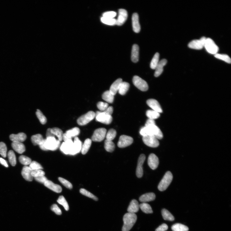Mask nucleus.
<instances>
[{
  "label": "nucleus",
  "mask_w": 231,
  "mask_h": 231,
  "mask_svg": "<svg viewBox=\"0 0 231 231\" xmlns=\"http://www.w3.org/2000/svg\"><path fill=\"white\" fill-rule=\"evenodd\" d=\"M7 147L5 143L3 142H0V154L3 157H7Z\"/></svg>",
  "instance_id": "nucleus-49"
},
{
  "label": "nucleus",
  "mask_w": 231,
  "mask_h": 231,
  "mask_svg": "<svg viewBox=\"0 0 231 231\" xmlns=\"http://www.w3.org/2000/svg\"><path fill=\"white\" fill-rule=\"evenodd\" d=\"M26 134L24 133H20L17 134H12L10 136V139L13 142L22 143L26 140Z\"/></svg>",
  "instance_id": "nucleus-20"
},
{
  "label": "nucleus",
  "mask_w": 231,
  "mask_h": 231,
  "mask_svg": "<svg viewBox=\"0 0 231 231\" xmlns=\"http://www.w3.org/2000/svg\"><path fill=\"white\" fill-rule=\"evenodd\" d=\"M36 115H37L38 118L39 120L41 123L43 125H44L47 122V119L46 117L43 114L42 112L40 110H37V112H36Z\"/></svg>",
  "instance_id": "nucleus-48"
},
{
  "label": "nucleus",
  "mask_w": 231,
  "mask_h": 231,
  "mask_svg": "<svg viewBox=\"0 0 231 231\" xmlns=\"http://www.w3.org/2000/svg\"><path fill=\"white\" fill-rule=\"evenodd\" d=\"M207 38L203 37L199 40H195L192 41L188 44V47L190 48L195 50L202 49L204 46Z\"/></svg>",
  "instance_id": "nucleus-11"
},
{
  "label": "nucleus",
  "mask_w": 231,
  "mask_h": 231,
  "mask_svg": "<svg viewBox=\"0 0 231 231\" xmlns=\"http://www.w3.org/2000/svg\"><path fill=\"white\" fill-rule=\"evenodd\" d=\"M11 145L14 150L19 154H22L26 151L25 146L22 143L13 142Z\"/></svg>",
  "instance_id": "nucleus-25"
},
{
  "label": "nucleus",
  "mask_w": 231,
  "mask_h": 231,
  "mask_svg": "<svg viewBox=\"0 0 231 231\" xmlns=\"http://www.w3.org/2000/svg\"><path fill=\"white\" fill-rule=\"evenodd\" d=\"M113 111V108L112 106H110L108 107L106 110L103 111V112L106 113L108 115L112 116Z\"/></svg>",
  "instance_id": "nucleus-58"
},
{
  "label": "nucleus",
  "mask_w": 231,
  "mask_h": 231,
  "mask_svg": "<svg viewBox=\"0 0 231 231\" xmlns=\"http://www.w3.org/2000/svg\"><path fill=\"white\" fill-rule=\"evenodd\" d=\"M137 219V216L135 214L128 212L125 214L123 218L124 225L122 227V231H130L136 223Z\"/></svg>",
  "instance_id": "nucleus-3"
},
{
  "label": "nucleus",
  "mask_w": 231,
  "mask_h": 231,
  "mask_svg": "<svg viewBox=\"0 0 231 231\" xmlns=\"http://www.w3.org/2000/svg\"><path fill=\"white\" fill-rule=\"evenodd\" d=\"M139 206L137 201L135 199L133 200L130 203L128 208V212L135 214L139 211Z\"/></svg>",
  "instance_id": "nucleus-23"
},
{
  "label": "nucleus",
  "mask_w": 231,
  "mask_h": 231,
  "mask_svg": "<svg viewBox=\"0 0 231 231\" xmlns=\"http://www.w3.org/2000/svg\"><path fill=\"white\" fill-rule=\"evenodd\" d=\"M32 171L28 166H25L23 167L21 174L23 178L26 181H32L33 177L31 174Z\"/></svg>",
  "instance_id": "nucleus-21"
},
{
  "label": "nucleus",
  "mask_w": 231,
  "mask_h": 231,
  "mask_svg": "<svg viewBox=\"0 0 231 231\" xmlns=\"http://www.w3.org/2000/svg\"><path fill=\"white\" fill-rule=\"evenodd\" d=\"M57 201L59 204L64 207L66 211H68V210L69 207L68 204L63 196H60Z\"/></svg>",
  "instance_id": "nucleus-44"
},
{
  "label": "nucleus",
  "mask_w": 231,
  "mask_h": 231,
  "mask_svg": "<svg viewBox=\"0 0 231 231\" xmlns=\"http://www.w3.org/2000/svg\"><path fill=\"white\" fill-rule=\"evenodd\" d=\"M95 117V113L90 111L85 114L81 116L77 120L78 124L80 125H85L93 119Z\"/></svg>",
  "instance_id": "nucleus-6"
},
{
  "label": "nucleus",
  "mask_w": 231,
  "mask_h": 231,
  "mask_svg": "<svg viewBox=\"0 0 231 231\" xmlns=\"http://www.w3.org/2000/svg\"><path fill=\"white\" fill-rule=\"evenodd\" d=\"M97 107L101 112H103L109 107V105L107 103L100 101L98 103Z\"/></svg>",
  "instance_id": "nucleus-53"
},
{
  "label": "nucleus",
  "mask_w": 231,
  "mask_h": 231,
  "mask_svg": "<svg viewBox=\"0 0 231 231\" xmlns=\"http://www.w3.org/2000/svg\"><path fill=\"white\" fill-rule=\"evenodd\" d=\"M107 130L106 128H101L96 130L92 137V140L94 142H100L106 137Z\"/></svg>",
  "instance_id": "nucleus-9"
},
{
  "label": "nucleus",
  "mask_w": 231,
  "mask_h": 231,
  "mask_svg": "<svg viewBox=\"0 0 231 231\" xmlns=\"http://www.w3.org/2000/svg\"><path fill=\"white\" fill-rule=\"evenodd\" d=\"M61 151L65 154L74 155V142L71 140L67 142H63L60 147Z\"/></svg>",
  "instance_id": "nucleus-10"
},
{
  "label": "nucleus",
  "mask_w": 231,
  "mask_h": 231,
  "mask_svg": "<svg viewBox=\"0 0 231 231\" xmlns=\"http://www.w3.org/2000/svg\"><path fill=\"white\" fill-rule=\"evenodd\" d=\"M31 139L32 143L34 145H40L43 142L44 139L43 136L40 134L32 136Z\"/></svg>",
  "instance_id": "nucleus-28"
},
{
  "label": "nucleus",
  "mask_w": 231,
  "mask_h": 231,
  "mask_svg": "<svg viewBox=\"0 0 231 231\" xmlns=\"http://www.w3.org/2000/svg\"><path fill=\"white\" fill-rule=\"evenodd\" d=\"M145 156L143 154H141L138 161L137 165L136 170V175L138 178H141L143 175V164L145 160Z\"/></svg>",
  "instance_id": "nucleus-14"
},
{
  "label": "nucleus",
  "mask_w": 231,
  "mask_h": 231,
  "mask_svg": "<svg viewBox=\"0 0 231 231\" xmlns=\"http://www.w3.org/2000/svg\"><path fill=\"white\" fill-rule=\"evenodd\" d=\"M132 23L134 31L135 32L139 33L141 30L139 23V15L137 13H134L132 17Z\"/></svg>",
  "instance_id": "nucleus-19"
},
{
  "label": "nucleus",
  "mask_w": 231,
  "mask_h": 231,
  "mask_svg": "<svg viewBox=\"0 0 231 231\" xmlns=\"http://www.w3.org/2000/svg\"><path fill=\"white\" fill-rule=\"evenodd\" d=\"M147 104L152 110L160 113L163 112L160 105L157 100L154 99H150L147 101Z\"/></svg>",
  "instance_id": "nucleus-17"
},
{
  "label": "nucleus",
  "mask_w": 231,
  "mask_h": 231,
  "mask_svg": "<svg viewBox=\"0 0 231 231\" xmlns=\"http://www.w3.org/2000/svg\"><path fill=\"white\" fill-rule=\"evenodd\" d=\"M173 178L172 174L168 172L165 174L158 185V189L161 191L165 190L172 182Z\"/></svg>",
  "instance_id": "nucleus-4"
},
{
  "label": "nucleus",
  "mask_w": 231,
  "mask_h": 231,
  "mask_svg": "<svg viewBox=\"0 0 231 231\" xmlns=\"http://www.w3.org/2000/svg\"><path fill=\"white\" fill-rule=\"evenodd\" d=\"M104 17L114 19L117 15V13L114 11H108L104 13L103 15Z\"/></svg>",
  "instance_id": "nucleus-54"
},
{
  "label": "nucleus",
  "mask_w": 231,
  "mask_h": 231,
  "mask_svg": "<svg viewBox=\"0 0 231 231\" xmlns=\"http://www.w3.org/2000/svg\"><path fill=\"white\" fill-rule=\"evenodd\" d=\"M148 164L152 170L157 169L159 164V160L157 156L154 154H150L148 158Z\"/></svg>",
  "instance_id": "nucleus-16"
},
{
  "label": "nucleus",
  "mask_w": 231,
  "mask_h": 231,
  "mask_svg": "<svg viewBox=\"0 0 231 231\" xmlns=\"http://www.w3.org/2000/svg\"><path fill=\"white\" fill-rule=\"evenodd\" d=\"M80 133L79 129L78 128L75 127L68 130L65 134L68 137L72 139V138L76 137L79 135Z\"/></svg>",
  "instance_id": "nucleus-31"
},
{
  "label": "nucleus",
  "mask_w": 231,
  "mask_h": 231,
  "mask_svg": "<svg viewBox=\"0 0 231 231\" xmlns=\"http://www.w3.org/2000/svg\"><path fill=\"white\" fill-rule=\"evenodd\" d=\"M160 55L158 53H156L153 58L150 64V67L152 70H155L159 62Z\"/></svg>",
  "instance_id": "nucleus-41"
},
{
  "label": "nucleus",
  "mask_w": 231,
  "mask_h": 231,
  "mask_svg": "<svg viewBox=\"0 0 231 231\" xmlns=\"http://www.w3.org/2000/svg\"><path fill=\"white\" fill-rule=\"evenodd\" d=\"M104 148L107 151L112 152L115 149V145L112 141L106 139L104 142Z\"/></svg>",
  "instance_id": "nucleus-35"
},
{
  "label": "nucleus",
  "mask_w": 231,
  "mask_h": 231,
  "mask_svg": "<svg viewBox=\"0 0 231 231\" xmlns=\"http://www.w3.org/2000/svg\"><path fill=\"white\" fill-rule=\"evenodd\" d=\"M102 22L107 25L114 26L116 25V19L102 17L101 18Z\"/></svg>",
  "instance_id": "nucleus-43"
},
{
  "label": "nucleus",
  "mask_w": 231,
  "mask_h": 231,
  "mask_svg": "<svg viewBox=\"0 0 231 231\" xmlns=\"http://www.w3.org/2000/svg\"><path fill=\"white\" fill-rule=\"evenodd\" d=\"M8 156L9 162L11 165L13 166H15L17 161L16 155L14 152L12 150L9 151L8 153Z\"/></svg>",
  "instance_id": "nucleus-40"
},
{
  "label": "nucleus",
  "mask_w": 231,
  "mask_h": 231,
  "mask_svg": "<svg viewBox=\"0 0 231 231\" xmlns=\"http://www.w3.org/2000/svg\"><path fill=\"white\" fill-rule=\"evenodd\" d=\"M80 192L81 194L83 195L91 198V199L96 201L98 200V199L97 197H96L94 195L92 194L88 191H87L85 189H81L80 190Z\"/></svg>",
  "instance_id": "nucleus-46"
},
{
  "label": "nucleus",
  "mask_w": 231,
  "mask_h": 231,
  "mask_svg": "<svg viewBox=\"0 0 231 231\" xmlns=\"http://www.w3.org/2000/svg\"><path fill=\"white\" fill-rule=\"evenodd\" d=\"M168 228V227L166 224H163L159 226L155 231H166Z\"/></svg>",
  "instance_id": "nucleus-57"
},
{
  "label": "nucleus",
  "mask_w": 231,
  "mask_h": 231,
  "mask_svg": "<svg viewBox=\"0 0 231 231\" xmlns=\"http://www.w3.org/2000/svg\"><path fill=\"white\" fill-rule=\"evenodd\" d=\"M82 143L77 137H75L74 142V155L79 153L81 150Z\"/></svg>",
  "instance_id": "nucleus-29"
},
{
  "label": "nucleus",
  "mask_w": 231,
  "mask_h": 231,
  "mask_svg": "<svg viewBox=\"0 0 231 231\" xmlns=\"http://www.w3.org/2000/svg\"><path fill=\"white\" fill-rule=\"evenodd\" d=\"M121 79H119L114 82L111 86L109 91L114 95H115L118 91L119 87L122 82Z\"/></svg>",
  "instance_id": "nucleus-27"
},
{
  "label": "nucleus",
  "mask_w": 231,
  "mask_h": 231,
  "mask_svg": "<svg viewBox=\"0 0 231 231\" xmlns=\"http://www.w3.org/2000/svg\"><path fill=\"white\" fill-rule=\"evenodd\" d=\"M51 133L55 137L56 136L58 138V140L61 141L63 140V132L62 130L60 128H50Z\"/></svg>",
  "instance_id": "nucleus-30"
},
{
  "label": "nucleus",
  "mask_w": 231,
  "mask_h": 231,
  "mask_svg": "<svg viewBox=\"0 0 231 231\" xmlns=\"http://www.w3.org/2000/svg\"><path fill=\"white\" fill-rule=\"evenodd\" d=\"M60 141L57 140L55 137H46L44 139L43 142L39 145L40 148L44 151H55L60 145Z\"/></svg>",
  "instance_id": "nucleus-2"
},
{
  "label": "nucleus",
  "mask_w": 231,
  "mask_h": 231,
  "mask_svg": "<svg viewBox=\"0 0 231 231\" xmlns=\"http://www.w3.org/2000/svg\"><path fill=\"white\" fill-rule=\"evenodd\" d=\"M143 141L146 145L152 148H156L159 145L158 139L154 136H147L143 137Z\"/></svg>",
  "instance_id": "nucleus-12"
},
{
  "label": "nucleus",
  "mask_w": 231,
  "mask_h": 231,
  "mask_svg": "<svg viewBox=\"0 0 231 231\" xmlns=\"http://www.w3.org/2000/svg\"><path fill=\"white\" fill-rule=\"evenodd\" d=\"M45 186L57 193H61L62 188L61 186L56 184L52 181L47 180L44 184Z\"/></svg>",
  "instance_id": "nucleus-18"
},
{
  "label": "nucleus",
  "mask_w": 231,
  "mask_h": 231,
  "mask_svg": "<svg viewBox=\"0 0 231 231\" xmlns=\"http://www.w3.org/2000/svg\"><path fill=\"white\" fill-rule=\"evenodd\" d=\"M20 162L22 164L25 165H30L32 162V160L30 158L24 155L20 156L19 158Z\"/></svg>",
  "instance_id": "nucleus-47"
},
{
  "label": "nucleus",
  "mask_w": 231,
  "mask_h": 231,
  "mask_svg": "<svg viewBox=\"0 0 231 231\" xmlns=\"http://www.w3.org/2000/svg\"><path fill=\"white\" fill-rule=\"evenodd\" d=\"M34 179L37 182L43 184L44 183L48 180L47 178L44 176L34 178Z\"/></svg>",
  "instance_id": "nucleus-56"
},
{
  "label": "nucleus",
  "mask_w": 231,
  "mask_h": 231,
  "mask_svg": "<svg viewBox=\"0 0 231 231\" xmlns=\"http://www.w3.org/2000/svg\"><path fill=\"white\" fill-rule=\"evenodd\" d=\"M134 85L142 91H146L148 89V83L145 81L138 76H134L133 79Z\"/></svg>",
  "instance_id": "nucleus-8"
},
{
  "label": "nucleus",
  "mask_w": 231,
  "mask_h": 231,
  "mask_svg": "<svg viewBox=\"0 0 231 231\" xmlns=\"http://www.w3.org/2000/svg\"><path fill=\"white\" fill-rule=\"evenodd\" d=\"M130 84L126 82H122L119 87V93L121 95H124L126 93L130 88Z\"/></svg>",
  "instance_id": "nucleus-33"
},
{
  "label": "nucleus",
  "mask_w": 231,
  "mask_h": 231,
  "mask_svg": "<svg viewBox=\"0 0 231 231\" xmlns=\"http://www.w3.org/2000/svg\"><path fill=\"white\" fill-rule=\"evenodd\" d=\"M140 133L143 137L147 136H152L158 139H163V134L160 129L155 123L145 126L141 128Z\"/></svg>",
  "instance_id": "nucleus-1"
},
{
  "label": "nucleus",
  "mask_w": 231,
  "mask_h": 231,
  "mask_svg": "<svg viewBox=\"0 0 231 231\" xmlns=\"http://www.w3.org/2000/svg\"><path fill=\"white\" fill-rule=\"evenodd\" d=\"M116 131L113 129H111L106 133V140L112 141L116 137Z\"/></svg>",
  "instance_id": "nucleus-45"
},
{
  "label": "nucleus",
  "mask_w": 231,
  "mask_h": 231,
  "mask_svg": "<svg viewBox=\"0 0 231 231\" xmlns=\"http://www.w3.org/2000/svg\"><path fill=\"white\" fill-rule=\"evenodd\" d=\"M96 121L103 123L109 125L112 121V117L111 115L107 114L103 112H97L95 113Z\"/></svg>",
  "instance_id": "nucleus-5"
},
{
  "label": "nucleus",
  "mask_w": 231,
  "mask_h": 231,
  "mask_svg": "<svg viewBox=\"0 0 231 231\" xmlns=\"http://www.w3.org/2000/svg\"><path fill=\"white\" fill-rule=\"evenodd\" d=\"M214 57L216 58L222 60L230 64L231 63V59L230 57L227 55L217 53L214 55Z\"/></svg>",
  "instance_id": "nucleus-42"
},
{
  "label": "nucleus",
  "mask_w": 231,
  "mask_h": 231,
  "mask_svg": "<svg viewBox=\"0 0 231 231\" xmlns=\"http://www.w3.org/2000/svg\"><path fill=\"white\" fill-rule=\"evenodd\" d=\"M139 206V208L145 213L147 214L152 213L153 211L152 208L148 204L143 203L140 204Z\"/></svg>",
  "instance_id": "nucleus-36"
},
{
  "label": "nucleus",
  "mask_w": 231,
  "mask_h": 231,
  "mask_svg": "<svg viewBox=\"0 0 231 231\" xmlns=\"http://www.w3.org/2000/svg\"><path fill=\"white\" fill-rule=\"evenodd\" d=\"M29 166L30 169L32 170L43 169V168L40 164L38 163L36 161H32L31 163L30 164Z\"/></svg>",
  "instance_id": "nucleus-50"
},
{
  "label": "nucleus",
  "mask_w": 231,
  "mask_h": 231,
  "mask_svg": "<svg viewBox=\"0 0 231 231\" xmlns=\"http://www.w3.org/2000/svg\"><path fill=\"white\" fill-rule=\"evenodd\" d=\"M59 181L66 188L69 189H71L72 188V185L70 182L68 181L67 180L61 177H59Z\"/></svg>",
  "instance_id": "nucleus-52"
},
{
  "label": "nucleus",
  "mask_w": 231,
  "mask_h": 231,
  "mask_svg": "<svg viewBox=\"0 0 231 231\" xmlns=\"http://www.w3.org/2000/svg\"><path fill=\"white\" fill-rule=\"evenodd\" d=\"M128 17V12L126 10L120 9L119 10V16L116 19V25L121 26L127 20Z\"/></svg>",
  "instance_id": "nucleus-15"
},
{
  "label": "nucleus",
  "mask_w": 231,
  "mask_h": 231,
  "mask_svg": "<svg viewBox=\"0 0 231 231\" xmlns=\"http://www.w3.org/2000/svg\"><path fill=\"white\" fill-rule=\"evenodd\" d=\"M167 63V60L163 59L159 62L158 65L156 67L154 73V76L156 77L159 76L163 73V67Z\"/></svg>",
  "instance_id": "nucleus-22"
},
{
  "label": "nucleus",
  "mask_w": 231,
  "mask_h": 231,
  "mask_svg": "<svg viewBox=\"0 0 231 231\" xmlns=\"http://www.w3.org/2000/svg\"><path fill=\"white\" fill-rule=\"evenodd\" d=\"M139 47L137 44H134L132 48L131 60L134 63H137L139 61Z\"/></svg>",
  "instance_id": "nucleus-24"
},
{
  "label": "nucleus",
  "mask_w": 231,
  "mask_h": 231,
  "mask_svg": "<svg viewBox=\"0 0 231 231\" xmlns=\"http://www.w3.org/2000/svg\"><path fill=\"white\" fill-rule=\"evenodd\" d=\"M0 163L6 167H8L7 161L1 158H0Z\"/></svg>",
  "instance_id": "nucleus-59"
},
{
  "label": "nucleus",
  "mask_w": 231,
  "mask_h": 231,
  "mask_svg": "<svg viewBox=\"0 0 231 231\" xmlns=\"http://www.w3.org/2000/svg\"><path fill=\"white\" fill-rule=\"evenodd\" d=\"M31 174L33 177L34 178L44 176L45 173L41 170H34L32 171Z\"/></svg>",
  "instance_id": "nucleus-51"
},
{
  "label": "nucleus",
  "mask_w": 231,
  "mask_h": 231,
  "mask_svg": "<svg viewBox=\"0 0 231 231\" xmlns=\"http://www.w3.org/2000/svg\"><path fill=\"white\" fill-rule=\"evenodd\" d=\"M173 231H188V228L184 225L180 223H176L173 225L172 227Z\"/></svg>",
  "instance_id": "nucleus-39"
},
{
  "label": "nucleus",
  "mask_w": 231,
  "mask_h": 231,
  "mask_svg": "<svg viewBox=\"0 0 231 231\" xmlns=\"http://www.w3.org/2000/svg\"><path fill=\"white\" fill-rule=\"evenodd\" d=\"M114 96L109 91H107L104 92L102 95V98L107 103H112L114 101Z\"/></svg>",
  "instance_id": "nucleus-34"
},
{
  "label": "nucleus",
  "mask_w": 231,
  "mask_h": 231,
  "mask_svg": "<svg viewBox=\"0 0 231 231\" xmlns=\"http://www.w3.org/2000/svg\"><path fill=\"white\" fill-rule=\"evenodd\" d=\"M162 215L164 220L172 221L174 220L173 215L167 210L163 209L161 211Z\"/></svg>",
  "instance_id": "nucleus-37"
},
{
  "label": "nucleus",
  "mask_w": 231,
  "mask_h": 231,
  "mask_svg": "<svg viewBox=\"0 0 231 231\" xmlns=\"http://www.w3.org/2000/svg\"><path fill=\"white\" fill-rule=\"evenodd\" d=\"M51 210L54 212L57 215H61L62 214V212L61 209L59 208V207L56 204L53 205L51 207Z\"/></svg>",
  "instance_id": "nucleus-55"
},
{
  "label": "nucleus",
  "mask_w": 231,
  "mask_h": 231,
  "mask_svg": "<svg viewBox=\"0 0 231 231\" xmlns=\"http://www.w3.org/2000/svg\"><path fill=\"white\" fill-rule=\"evenodd\" d=\"M204 47L207 52L212 54L215 55L217 54L219 50L218 47L214 41L210 38L206 39Z\"/></svg>",
  "instance_id": "nucleus-7"
},
{
  "label": "nucleus",
  "mask_w": 231,
  "mask_h": 231,
  "mask_svg": "<svg viewBox=\"0 0 231 231\" xmlns=\"http://www.w3.org/2000/svg\"><path fill=\"white\" fill-rule=\"evenodd\" d=\"M146 115L150 119L154 120L159 117L160 113L153 110H148L146 112Z\"/></svg>",
  "instance_id": "nucleus-38"
},
{
  "label": "nucleus",
  "mask_w": 231,
  "mask_h": 231,
  "mask_svg": "<svg viewBox=\"0 0 231 231\" xmlns=\"http://www.w3.org/2000/svg\"><path fill=\"white\" fill-rule=\"evenodd\" d=\"M133 142V139L132 138L123 135L119 137L118 146L120 148H125L131 145Z\"/></svg>",
  "instance_id": "nucleus-13"
},
{
  "label": "nucleus",
  "mask_w": 231,
  "mask_h": 231,
  "mask_svg": "<svg viewBox=\"0 0 231 231\" xmlns=\"http://www.w3.org/2000/svg\"><path fill=\"white\" fill-rule=\"evenodd\" d=\"M155 197V195L154 193H149L142 195L140 197L139 199L141 202L145 203L154 200Z\"/></svg>",
  "instance_id": "nucleus-26"
},
{
  "label": "nucleus",
  "mask_w": 231,
  "mask_h": 231,
  "mask_svg": "<svg viewBox=\"0 0 231 231\" xmlns=\"http://www.w3.org/2000/svg\"><path fill=\"white\" fill-rule=\"evenodd\" d=\"M92 140L90 139H87L84 142L82 145L81 150L82 153L83 154H86L89 151L90 148Z\"/></svg>",
  "instance_id": "nucleus-32"
}]
</instances>
